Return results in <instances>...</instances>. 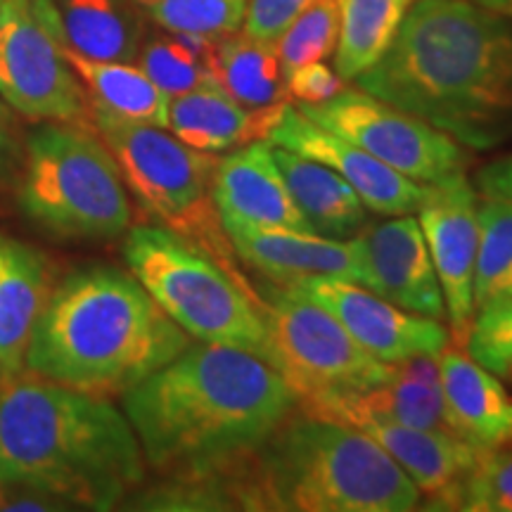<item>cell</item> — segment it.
Returning a JSON list of instances; mask_svg holds the SVG:
<instances>
[{
	"mask_svg": "<svg viewBox=\"0 0 512 512\" xmlns=\"http://www.w3.org/2000/svg\"><path fill=\"white\" fill-rule=\"evenodd\" d=\"M299 110L411 181L434 185L465 174L467 155L458 140L361 88Z\"/></svg>",
	"mask_w": 512,
	"mask_h": 512,
	"instance_id": "cell-11",
	"label": "cell"
},
{
	"mask_svg": "<svg viewBox=\"0 0 512 512\" xmlns=\"http://www.w3.org/2000/svg\"><path fill=\"white\" fill-rule=\"evenodd\" d=\"M64 57L79 76L91 107L152 126L169 124V95L133 62L91 60L67 48Z\"/></svg>",
	"mask_w": 512,
	"mask_h": 512,
	"instance_id": "cell-25",
	"label": "cell"
},
{
	"mask_svg": "<svg viewBox=\"0 0 512 512\" xmlns=\"http://www.w3.org/2000/svg\"><path fill=\"white\" fill-rule=\"evenodd\" d=\"M266 143L285 147V150L297 152L313 162L330 166L375 214H418V209L430 197L432 185L411 181L399 171L389 169L380 159L368 155L363 147L311 121L290 102L280 112L278 124L273 126Z\"/></svg>",
	"mask_w": 512,
	"mask_h": 512,
	"instance_id": "cell-14",
	"label": "cell"
},
{
	"mask_svg": "<svg viewBox=\"0 0 512 512\" xmlns=\"http://www.w3.org/2000/svg\"><path fill=\"white\" fill-rule=\"evenodd\" d=\"M494 297H512V268L503 275L501 283H498V287L494 290ZM494 297H491V299H494Z\"/></svg>",
	"mask_w": 512,
	"mask_h": 512,
	"instance_id": "cell-39",
	"label": "cell"
},
{
	"mask_svg": "<svg viewBox=\"0 0 512 512\" xmlns=\"http://www.w3.org/2000/svg\"><path fill=\"white\" fill-rule=\"evenodd\" d=\"M147 22L171 34L223 38L240 31L247 0H136Z\"/></svg>",
	"mask_w": 512,
	"mask_h": 512,
	"instance_id": "cell-29",
	"label": "cell"
},
{
	"mask_svg": "<svg viewBox=\"0 0 512 512\" xmlns=\"http://www.w3.org/2000/svg\"><path fill=\"white\" fill-rule=\"evenodd\" d=\"M418 223L444 294L446 318L456 342L465 344L475 318V266L479 247V200L465 174L434 183Z\"/></svg>",
	"mask_w": 512,
	"mask_h": 512,
	"instance_id": "cell-13",
	"label": "cell"
},
{
	"mask_svg": "<svg viewBox=\"0 0 512 512\" xmlns=\"http://www.w3.org/2000/svg\"><path fill=\"white\" fill-rule=\"evenodd\" d=\"M190 342L131 273L81 266L55 283L24 370L114 399L174 361Z\"/></svg>",
	"mask_w": 512,
	"mask_h": 512,
	"instance_id": "cell-4",
	"label": "cell"
},
{
	"mask_svg": "<svg viewBox=\"0 0 512 512\" xmlns=\"http://www.w3.org/2000/svg\"><path fill=\"white\" fill-rule=\"evenodd\" d=\"M439 370L453 432L477 448L510 446L512 396L498 377L458 349L439 356Z\"/></svg>",
	"mask_w": 512,
	"mask_h": 512,
	"instance_id": "cell-22",
	"label": "cell"
},
{
	"mask_svg": "<svg viewBox=\"0 0 512 512\" xmlns=\"http://www.w3.org/2000/svg\"><path fill=\"white\" fill-rule=\"evenodd\" d=\"M283 105L252 107L223 93L219 86H202L197 91L169 98V128L181 143L200 152H226L256 140H268L278 124Z\"/></svg>",
	"mask_w": 512,
	"mask_h": 512,
	"instance_id": "cell-21",
	"label": "cell"
},
{
	"mask_svg": "<svg viewBox=\"0 0 512 512\" xmlns=\"http://www.w3.org/2000/svg\"><path fill=\"white\" fill-rule=\"evenodd\" d=\"M240 264L275 285L309 278H342L361 285L363 271L356 240H330L297 230H245L228 235Z\"/></svg>",
	"mask_w": 512,
	"mask_h": 512,
	"instance_id": "cell-19",
	"label": "cell"
},
{
	"mask_svg": "<svg viewBox=\"0 0 512 512\" xmlns=\"http://www.w3.org/2000/svg\"><path fill=\"white\" fill-rule=\"evenodd\" d=\"M354 81L460 145L491 150L512 136V24L477 0H415L387 53Z\"/></svg>",
	"mask_w": 512,
	"mask_h": 512,
	"instance_id": "cell-1",
	"label": "cell"
},
{
	"mask_svg": "<svg viewBox=\"0 0 512 512\" xmlns=\"http://www.w3.org/2000/svg\"><path fill=\"white\" fill-rule=\"evenodd\" d=\"M128 273L192 339L235 347L273 366L264 302L238 268L162 226L126 230Z\"/></svg>",
	"mask_w": 512,
	"mask_h": 512,
	"instance_id": "cell-6",
	"label": "cell"
},
{
	"mask_svg": "<svg viewBox=\"0 0 512 512\" xmlns=\"http://www.w3.org/2000/svg\"><path fill=\"white\" fill-rule=\"evenodd\" d=\"M0 3H3V0H0Z\"/></svg>",
	"mask_w": 512,
	"mask_h": 512,
	"instance_id": "cell-40",
	"label": "cell"
},
{
	"mask_svg": "<svg viewBox=\"0 0 512 512\" xmlns=\"http://www.w3.org/2000/svg\"><path fill=\"white\" fill-rule=\"evenodd\" d=\"M273 159L294 204L320 238L351 240L366 226V204L330 166L273 145Z\"/></svg>",
	"mask_w": 512,
	"mask_h": 512,
	"instance_id": "cell-24",
	"label": "cell"
},
{
	"mask_svg": "<svg viewBox=\"0 0 512 512\" xmlns=\"http://www.w3.org/2000/svg\"><path fill=\"white\" fill-rule=\"evenodd\" d=\"M339 0H313L283 36L275 41L280 69L287 76L297 67L323 62L337 50Z\"/></svg>",
	"mask_w": 512,
	"mask_h": 512,
	"instance_id": "cell-30",
	"label": "cell"
},
{
	"mask_svg": "<svg viewBox=\"0 0 512 512\" xmlns=\"http://www.w3.org/2000/svg\"><path fill=\"white\" fill-rule=\"evenodd\" d=\"M0 98L24 119L88 124L91 102L41 0L0 3Z\"/></svg>",
	"mask_w": 512,
	"mask_h": 512,
	"instance_id": "cell-10",
	"label": "cell"
},
{
	"mask_svg": "<svg viewBox=\"0 0 512 512\" xmlns=\"http://www.w3.org/2000/svg\"><path fill=\"white\" fill-rule=\"evenodd\" d=\"M266 510L408 512L420 491L377 441L347 422L290 413L256 448Z\"/></svg>",
	"mask_w": 512,
	"mask_h": 512,
	"instance_id": "cell-5",
	"label": "cell"
},
{
	"mask_svg": "<svg viewBox=\"0 0 512 512\" xmlns=\"http://www.w3.org/2000/svg\"><path fill=\"white\" fill-rule=\"evenodd\" d=\"M290 287L332 313L344 330L382 363L441 356L451 347V335L437 318L403 311L351 280L309 278Z\"/></svg>",
	"mask_w": 512,
	"mask_h": 512,
	"instance_id": "cell-12",
	"label": "cell"
},
{
	"mask_svg": "<svg viewBox=\"0 0 512 512\" xmlns=\"http://www.w3.org/2000/svg\"><path fill=\"white\" fill-rule=\"evenodd\" d=\"M510 373H512V370H510Z\"/></svg>",
	"mask_w": 512,
	"mask_h": 512,
	"instance_id": "cell-41",
	"label": "cell"
},
{
	"mask_svg": "<svg viewBox=\"0 0 512 512\" xmlns=\"http://www.w3.org/2000/svg\"><path fill=\"white\" fill-rule=\"evenodd\" d=\"M0 510L48 512V510H69V508L60 501V498L50 496L46 491L36 489V486L0 482Z\"/></svg>",
	"mask_w": 512,
	"mask_h": 512,
	"instance_id": "cell-37",
	"label": "cell"
},
{
	"mask_svg": "<svg viewBox=\"0 0 512 512\" xmlns=\"http://www.w3.org/2000/svg\"><path fill=\"white\" fill-rule=\"evenodd\" d=\"M67 50L102 62H136L145 41L136 0H41Z\"/></svg>",
	"mask_w": 512,
	"mask_h": 512,
	"instance_id": "cell-23",
	"label": "cell"
},
{
	"mask_svg": "<svg viewBox=\"0 0 512 512\" xmlns=\"http://www.w3.org/2000/svg\"><path fill=\"white\" fill-rule=\"evenodd\" d=\"M460 510L512 512V444L479 451L465 479Z\"/></svg>",
	"mask_w": 512,
	"mask_h": 512,
	"instance_id": "cell-33",
	"label": "cell"
},
{
	"mask_svg": "<svg viewBox=\"0 0 512 512\" xmlns=\"http://www.w3.org/2000/svg\"><path fill=\"white\" fill-rule=\"evenodd\" d=\"M145 467L131 422L107 396L29 370L0 380V482L36 486L67 508L114 510Z\"/></svg>",
	"mask_w": 512,
	"mask_h": 512,
	"instance_id": "cell-3",
	"label": "cell"
},
{
	"mask_svg": "<svg viewBox=\"0 0 512 512\" xmlns=\"http://www.w3.org/2000/svg\"><path fill=\"white\" fill-rule=\"evenodd\" d=\"M211 79L223 93L252 110L287 102L285 74L275 46L238 31L216 38Z\"/></svg>",
	"mask_w": 512,
	"mask_h": 512,
	"instance_id": "cell-26",
	"label": "cell"
},
{
	"mask_svg": "<svg viewBox=\"0 0 512 512\" xmlns=\"http://www.w3.org/2000/svg\"><path fill=\"white\" fill-rule=\"evenodd\" d=\"M24 216L62 240L105 242L131 228V202L110 147L91 124L43 121L17 176Z\"/></svg>",
	"mask_w": 512,
	"mask_h": 512,
	"instance_id": "cell-7",
	"label": "cell"
},
{
	"mask_svg": "<svg viewBox=\"0 0 512 512\" xmlns=\"http://www.w3.org/2000/svg\"><path fill=\"white\" fill-rule=\"evenodd\" d=\"M512 268V204L494 197L479 202V247L475 266V311L494 297Z\"/></svg>",
	"mask_w": 512,
	"mask_h": 512,
	"instance_id": "cell-31",
	"label": "cell"
},
{
	"mask_svg": "<svg viewBox=\"0 0 512 512\" xmlns=\"http://www.w3.org/2000/svg\"><path fill=\"white\" fill-rule=\"evenodd\" d=\"M309 3L313 0H247L242 34L275 46V41L302 15Z\"/></svg>",
	"mask_w": 512,
	"mask_h": 512,
	"instance_id": "cell-34",
	"label": "cell"
},
{
	"mask_svg": "<svg viewBox=\"0 0 512 512\" xmlns=\"http://www.w3.org/2000/svg\"><path fill=\"white\" fill-rule=\"evenodd\" d=\"M88 124L110 147L124 185L157 226L197 242L240 271L214 202L219 159L181 143L162 126L114 117L98 107H91Z\"/></svg>",
	"mask_w": 512,
	"mask_h": 512,
	"instance_id": "cell-8",
	"label": "cell"
},
{
	"mask_svg": "<svg viewBox=\"0 0 512 512\" xmlns=\"http://www.w3.org/2000/svg\"><path fill=\"white\" fill-rule=\"evenodd\" d=\"M467 330V356L494 375L512 370V297H494L479 306Z\"/></svg>",
	"mask_w": 512,
	"mask_h": 512,
	"instance_id": "cell-32",
	"label": "cell"
},
{
	"mask_svg": "<svg viewBox=\"0 0 512 512\" xmlns=\"http://www.w3.org/2000/svg\"><path fill=\"white\" fill-rule=\"evenodd\" d=\"M214 46L216 38L164 31V34L145 36L136 62L155 81L159 91L176 98L214 83L211 79Z\"/></svg>",
	"mask_w": 512,
	"mask_h": 512,
	"instance_id": "cell-28",
	"label": "cell"
},
{
	"mask_svg": "<svg viewBox=\"0 0 512 512\" xmlns=\"http://www.w3.org/2000/svg\"><path fill=\"white\" fill-rule=\"evenodd\" d=\"M41 249L0 233V380L24 370L36 323L57 283Z\"/></svg>",
	"mask_w": 512,
	"mask_h": 512,
	"instance_id": "cell-20",
	"label": "cell"
},
{
	"mask_svg": "<svg viewBox=\"0 0 512 512\" xmlns=\"http://www.w3.org/2000/svg\"><path fill=\"white\" fill-rule=\"evenodd\" d=\"M147 467L192 475L254 453L297 396L264 358L221 344H188L121 396Z\"/></svg>",
	"mask_w": 512,
	"mask_h": 512,
	"instance_id": "cell-2",
	"label": "cell"
},
{
	"mask_svg": "<svg viewBox=\"0 0 512 512\" xmlns=\"http://www.w3.org/2000/svg\"><path fill=\"white\" fill-rule=\"evenodd\" d=\"M214 202L226 235L245 230L313 233L275 164L273 145H266V140L242 145L219 159Z\"/></svg>",
	"mask_w": 512,
	"mask_h": 512,
	"instance_id": "cell-17",
	"label": "cell"
},
{
	"mask_svg": "<svg viewBox=\"0 0 512 512\" xmlns=\"http://www.w3.org/2000/svg\"><path fill=\"white\" fill-rule=\"evenodd\" d=\"M285 88L290 98L302 105H320V102H328L337 93H342L347 83L328 64L311 62L287 74Z\"/></svg>",
	"mask_w": 512,
	"mask_h": 512,
	"instance_id": "cell-35",
	"label": "cell"
},
{
	"mask_svg": "<svg viewBox=\"0 0 512 512\" xmlns=\"http://www.w3.org/2000/svg\"><path fill=\"white\" fill-rule=\"evenodd\" d=\"M273 347V368L297 396V406L368 392L392 375L339 320L285 285L256 287Z\"/></svg>",
	"mask_w": 512,
	"mask_h": 512,
	"instance_id": "cell-9",
	"label": "cell"
},
{
	"mask_svg": "<svg viewBox=\"0 0 512 512\" xmlns=\"http://www.w3.org/2000/svg\"><path fill=\"white\" fill-rule=\"evenodd\" d=\"M415 0H339L335 72L356 79L392 46Z\"/></svg>",
	"mask_w": 512,
	"mask_h": 512,
	"instance_id": "cell-27",
	"label": "cell"
},
{
	"mask_svg": "<svg viewBox=\"0 0 512 512\" xmlns=\"http://www.w3.org/2000/svg\"><path fill=\"white\" fill-rule=\"evenodd\" d=\"M302 413L347 422L354 427L377 420L415 427V430L456 434L441 387L439 356H415L392 363V375L377 387L339 399L302 403Z\"/></svg>",
	"mask_w": 512,
	"mask_h": 512,
	"instance_id": "cell-16",
	"label": "cell"
},
{
	"mask_svg": "<svg viewBox=\"0 0 512 512\" xmlns=\"http://www.w3.org/2000/svg\"><path fill=\"white\" fill-rule=\"evenodd\" d=\"M477 188L484 197L512 204V155L482 166L477 174Z\"/></svg>",
	"mask_w": 512,
	"mask_h": 512,
	"instance_id": "cell-38",
	"label": "cell"
},
{
	"mask_svg": "<svg viewBox=\"0 0 512 512\" xmlns=\"http://www.w3.org/2000/svg\"><path fill=\"white\" fill-rule=\"evenodd\" d=\"M354 240L361 259L363 287L403 311L437 320L446 316L430 249L413 214L366 221Z\"/></svg>",
	"mask_w": 512,
	"mask_h": 512,
	"instance_id": "cell-15",
	"label": "cell"
},
{
	"mask_svg": "<svg viewBox=\"0 0 512 512\" xmlns=\"http://www.w3.org/2000/svg\"><path fill=\"white\" fill-rule=\"evenodd\" d=\"M358 430L370 434L418 486L425 510H460L463 486L482 448L448 432L415 430L368 420Z\"/></svg>",
	"mask_w": 512,
	"mask_h": 512,
	"instance_id": "cell-18",
	"label": "cell"
},
{
	"mask_svg": "<svg viewBox=\"0 0 512 512\" xmlns=\"http://www.w3.org/2000/svg\"><path fill=\"white\" fill-rule=\"evenodd\" d=\"M24 147L27 136L19 124V114L0 98V185L17 181L24 162Z\"/></svg>",
	"mask_w": 512,
	"mask_h": 512,
	"instance_id": "cell-36",
	"label": "cell"
}]
</instances>
